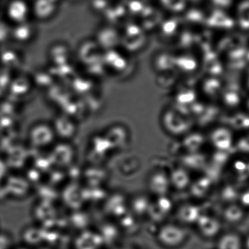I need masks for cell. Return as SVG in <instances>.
<instances>
[{
  "label": "cell",
  "instance_id": "cell-1",
  "mask_svg": "<svg viewBox=\"0 0 249 249\" xmlns=\"http://www.w3.org/2000/svg\"><path fill=\"white\" fill-rule=\"evenodd\" d=\"M189 237V232L185 226L180 223L162 224L156 232L158 242L163 247L176 249L184 245Z\"/></svg>",
  "mask_w": 249,
  "mask_h": 249
},
{
  "label": "cell",
  "instance_id": "cell-2",
  "mask_svg": "<svg viewBox=\"0 0 249 249\" xmlns=\"http://www.w3.org/2000/svg\"><path fill=\"white\" fill-rule=\"evenodd\" d=\"M200 235L212 240L218 238L222 233L223 225L221 220L212 214L202 213L195 224Z\"/></svg>",
  "mask_w": 249,
  "mask_h": 249
},
{
  "label": "cell",
  "instance_id": "cell-3",
  "mask_svg": "<svg viewBox=\"0 0 249 249\" xmlns=\"http://www.w3.org/2000/svg\"><path fill=\"white\" fill-rule=\"evenodd\" d=\"M149 191L156 197L167 196L172 185L169 175L163 171H156L148 177Z\"/></svg>",
  "mask_w": 249,
  "mask_h": 249
},
{
  "label": "cell",
  "instance_id": "cell-4",
  "mask_svg": "<svg viewBox=\"0 0 249 249\" xmlns=\"http://www.w3.org/2000/svg\"><path fill=\"white\" fill-rule=\"evenodd\" d=\"M155 201H152L147 216L153 221L160 222L169 215L173 209V202L167 196L156 197Z\"/></svg>",
  "mask_w": 249,
  "mask_h": 249
},
{
  "label": "cell",
  "instance_id": "cell-5",
  "mask_svg": "<svg viewBox=\"0 0 249 249\" xmlns=\"http://www.w3.org/2000/svg\"><path fill=\"white\" fill-rule=\"evenodd\" d=\"M202 213L201 207L192 203H185L179 207L177 216L179 223L184 226L195 225Z\"/></svg>",
  "mask_w": 249,
  "mask_h": 249
},
{
  "label": "cell",
  "instance_id": "cell-6",
  "mask_svg": "<svg viewBox=\"0 0 249 249\" xmlns=\"http://www.w3.org/2000/svg\"><path fill=\"white\" fill-rule=\"evenodd\" d=\"M247 212L238 202L228 204L223 210V220L231 225H238L245 220Z\"/></svg>",
  "mask_w": 249,
  "mask_h": 249
},
{
  "label": "cell",
  "instance_id": "cell-7",
  "mask_svg": "<svg viewBox=\"0 0 249 249\" xmlns=\"http://www.w3.org/2000/svg\"><path fill=\"white\" fill-rule=\"evenodd\" d=\"M244 238L235 231L221 233L218 237L216 249H244Z\"/></svg>",
  "mask_w": 249,
  "mask_h": 249
},
{
  "label": "cell",
  "instance_id": "cell-8",
  "mask_svg": "<svg viewBox=\"0 0 249 249\" xmlns=\"http://www.w3.org/2000/svg\"><path fill=\"white\" fill-rule=\"evenodd\" d=\"M169 177L172 187L179 191L188 189L192 184L189 170L184 167L175 168Z\"/></svg>",
  "mask_w": 249,
  "mask_h": 249
},
{
  "label": "cell",
  "instance_id": "cell-9",
  "mask_svg": "<svg viewBox=\"0 0 249 249\" xmlns=\"http://www.w3.org/2000/svg\"><path fill=\"white\" fill-rule=\"evenodd\" d=\"M211 142L218 151H226L232 146V136L227 131H216L211 137Z\"/></svg>",
  "mask_w": 249,
  "mask_h": 249
},
{
  "label": "cell",
  "instance_id": "cell-10",
  "mask_svg": "<svg viewBox=\"0 0 249 249\" xmlns=\"http://www.w3.org/2000/svg\"><path fill=\"white\" fill-rule=\"evenodd\" d=\"M151 200L146 195H137L132 201V209L136 216H147Z\"/></svg>",
  "mask_w": 249,
  "mask_h": 249
},
{
  "label": "cell",
  "instance_id": "cell-11",
  "mask_svg": "<svg viewBox=\"0 0 249 249\" xmlns=\"http://www.w3.org/2000/svg\"><path fill=\"white\" fill-rule=\"evenodd\" d=\"M28 12V4L24 0H13L9 5L8 13L12 18L25 19Z\"/></svg>",
  "mask_w": 249,
  "mask_h": 249
},
{
  "label": "cell",
  "instance_id": "cell-12",
  "mask_svg": "<svg viewBox=\"0 0 249 249\" xmlns=\"http://www.w3.org/2000/svg\"><path fill=\"white\" fill-rule=\"evenodd\" d=\"M212 180L209 178H199L196 182L192 183L190 187L194 196L201 197L208 194L212 187Z\"/></svg>",
  "mask_w": 249,
  "mask_h": 249
},
{
  "label": "cell",
  "instance_id": "cell-13",
  "mask_svg": "<svg viewBox=\"0 0 249 249\" xmlns=\"http://www.w3.org/2000/svg\"><path fill=\"white\" fill-rule=\"evenodd\" d=\"M182 167L185 168H201L205 165L206 158L200 153L199 151L196 152H189L185 157L183 158L182 161Z\"/></svg>",
  "mask_w": 249,
  "mask_h": 249
},
{
  "label": "cell",
  "instance_id": "cell-14",
  "mask_svg": "<svg viewBox=\"0 0 249 249\" xmlns=\"http://www.w3.org/2000/svg\"><path fill=\"white\" fill-rule=\"evenodd\" d=\"M204 143V138L198 135L195 136V139L194 136H192L191 139L187 138L184 141V146L187 148L188 152L199 151Z\"/></svg>",
  "mask_w": 249,
  "mask_h": 249
},
{
  "label": "cell",
  "instance_id": "cell-15",
  "mask_svg": "<svg viewBox=\"0 0 249 249\" xmlns=\"http://www.w3.org/2000/svg\"><path fill=\"white\" fill-rule=\"evenodd\" d=\"M236 144L239 152L249 156V136L241 138Z\"/></svg>",
  "mask_w": 249,
  "mask_h": 249
},
{
  "label": "cell",
  "instance_id": "cell-16",
  "mask_svg": "<svg viewBox=\"0 0 249 249\" xmlns=\"http://www.w3.org/2000/svg\"><path fill=\"white\" fill-rule=\"evenodd\" d=\"M238 202L246 211H249V187L241 191Z\"/></svg>",
  "mask_w": 249,
  "mask_h": 249
},
{
  "label": "cell",
  "instance_id": "cell-17",
  "mask_svg": "<svg viewBox=\"0 0 249 249\" xmlns=\"http://www.w3.org/2000/svg\"><path fill=\"white\" fill-rule=\"evenodd\" d=\"M164 1L173 5H181L183 0H164Z\"/></svg>",
  "mask_w": 249,
  "mask_h": 249
},
{
  "label": "cell",
  "instance_id": "cell-18",
  "mask_svg": "<svg viewBox=\"0 0 249 249\" xmlns=\"http://www.w3.org/2000/svg\"><path fill=\"white\" fill-rule=\"evenodd\" d=\"M244 248L245 249H249V233L244 238Z\"/></svg>",
  "mask_w": 249,
  "mask_h": 249
},
{
  "label": "cell",
  "instance_id": "cell-19",
  "mask_svg": "<svg viewBox=\"0 0 249 249\" xmlns=\"http://www.w3.org/2000/svg\"><path fill=\"white\" fill-rule=\"evenodd\" d=\"M53 1H54L56 2V1H58V0H53Z\"/></svg>",
  "mask_w": 249,
  "mask_h": 249
}]
</instances>
